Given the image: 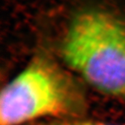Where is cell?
<instances>
[{
	"instance_id": "6da1fadb",
	"label": "cell",
	"mask_w": 125,
	"mask_h": 125,
	"mask_svg": "<svg viewBox=\"0 0 125 125\" xmlns=\"http://www.w3.org/2000/svg\"><path fill=\"white\" fill-rule=\"evenodd\" d=\"M62 60L89 85L125 104V19L104 7H84L70 18Z\"/></svg>"
},
{
	"instance_id": "7a4b0ae2",
	"label": "cell",
	"mask_w": 125,
	"mask_h": 125,
	"mask_svg": "<svg viewBox=\"0 0 125 125\" xmlns=\"http://www.w3.org/2000/svg\"><path fill=\"white\" fill-rule=\"evenodd\" d=\"M85 106L74 78L49 57L38 55L2 89L0 125H23L48 117L73 120Z\"/></svg>"
},
{
	"instance_id": "3957f363",
	"label": "cell",
	"mask_w": 125,
	"mask_h": 125,
	"mask_svg": "<svg viewBox=\"0 0 125 125\" xmlns=\"http://www.w3.org/2000/svg\"><path fill=\"white\" fill-rule=\"evenodd\" d=\"M42 125H112L107 123H97V122H87L81 120H57L51 121L47 123H43Z\"/></svg>"
}]
</instances>
